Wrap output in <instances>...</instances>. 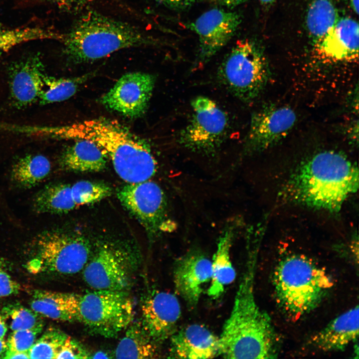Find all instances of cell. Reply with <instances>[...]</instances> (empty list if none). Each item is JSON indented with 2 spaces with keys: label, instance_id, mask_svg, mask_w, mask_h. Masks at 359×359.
<instances>
[{
  "label": "cell",
  "instance_id": "6da1fadb",
  "mask_svg": "<svg viewBox=\"0 0 359 359\" xmlns=\"http://www.w3.org/2000/svg\"><path fill=\"white\" fill-rule=\"evenodd\" d=\"M358 187L357 166L340 153L326 151L301 164L285 183L280 196L287 202L337 212Z\"/></svg>",
  "mask_w": 359,
  "mask_h": 359
},
{
  "label": "cell",
  "instance_id": "7a4b0ae2",
  "mask_svg": "<svg viewBox=\"0 0 359 359\" xmlns=\"http://www.w3.org/2000/svg\"><path fill=\"white\" fill-rule=\"evenodd\" d=\"M231 313L219 338V355L226 359H274L278 339L269 316L254 293L256 249H251Z\"/></svg>",
  "mask_w": 359,
  "mask_h": 359
},
{
  "label": "cell",
  "instance_id": "3957f363",
  "mask_svg": "<svg viewBox=\"0 0 359 359\" xmlns=\"http://www.w3.org/2000/svg\"><path fill=\"white\" fill-rule=\"evenodd\" d=\"M54 137L91 141L112 161L117 175L128 183L150 180L157 163L148 142L116 120L106 118L53 127Z\"/></svg>",
  "mask_w": 359,
  "mask_h": 359
},
{
  "label": "cell",
  "instance_id": "277c9868",
  "mask_svg": "<svg viewBox=\"0 0 359 359\" xmlns=\"http://www.w3.org/2000/svg\"><path fill=\"white\" fill-rule=\"evenodd\" d=\"M57 39L74 64L96 61L125 48L159 44L137 26L93 10L83 13Z\"/></svg>",
  "mask_w": 359,
  "mask_h": 359
},
{
  "label": "cell",
  "instance_id": "5b68a950",
  "mask_svg": "<svg viewBox=\"0 0 359 359\" xmlns=\"http://www.w3.org/2000/svg\"><path fill=\"white\" fill-rule=\"evenodd\" d=\"M272 279L278 306L295 319L317 307L333 285L322 268L307 257L296 254L277 263Z\"/></svg>",
  "mask_w": 359,
  "mask_h": 359
},
{
  "label": "cell",
  "instance_id": "8992f818",
  "mask_svg": "<svg viewBox=\"0 0 359 359\" xmlns=\"http://www.w3.org/2000/svg\"><path fill=\"white\" fill-rule=\"evenodd\" d=\"M220 79L235 97L248 102L265 87L269 76L267 61L258 46L248 39L238 40L224 57Z\"/></svg>",
  "mask_w": 359,
  "mask_h": 359
},
{
  "label": "cell",
  "instance_id": "52a82bcc",
  "mask_svg": "<svg viewBox=\"0 0 359 359\" xmlns=\"http://www.w3.org/2000/svg\"><path fill=\"white\" fill-rule=\"evenodd\" d=\"M34 256L28 267L32 272L72 275L83 270L92 253L84 237L57 230L40 233L34 241Z\"/></svg>",
  "mask_w": 359,
  "mask_h": 359
},
{
  "label": "cell",
  "instance_id": "ba28073f",
  "mask_svg": "<svg viewBox=\"0 0 359 359\" xmlns=\"http://www.w3.org/2000/svg\"><path fill=\"white\" fill-rule=\"evenodd\" d=\"M139 256L130 245L100 242L83 269L85 282L94 290L126 291L132 283Z\"/></svg>",
  "mask_w": 359,
  "mask_h": 359
},
{
  "label": "cell",
  "instance_id": "9c48e42d",
  "mask_svg": "<svg viewBox=\"0 0 359 359\" xmlns=\"http://www.w3.org/2000/svg\"><path fill=\"white\" fill-rule=\"evenodd\" d=\"M133 317V303L126 291L94 290L80 295L78 321L97 334L115 336Z\"/></svg>",
  "mask_w": 359,
  "mask_h": 359
},
{
  "label": "cell",
  "instance_id": "30bf717a",
  "mask_svg": "<svg viewBox=\"0 0 359 359\" xmlns=\"http://www.w3.org/2000/svg\"><path fill=\"white\" fill-rule=\"evenodd\" d=\"M192 116L180 131L179 141L184 148L211 155L219 149L227 134L229 120L226 113L208 97L191 101Z\"/></svg>",
  "mask_w": 359,
  "mask_h": 359
},
{
  "label": "cell",
  "instance_id": "8fae6325",
  "mask_svg": "<svg viewBox=\"0 0 359 359\" xmlns=\"http://www.w3.org/2000/svg\"><path fill=\"white\" fill-rule=\"evenodd\" d=\"M117 196L151 238L175 229L169 215L166 196L155 182L149 180L128 183L119 189Z\"/></svg>",
  "mask_w": 359,
  "mask_h": 359
},
{
  "label": "cell",
  "instance_id": "7c38bea8",
  "mask_svg": "<svg viewBox=\"0 0 359 359\" xmlns=\"http://www.w3.org/2000/svg\"><path fill=\"white\" fill-rule=\"evenodd\" d=\"M155 82V76L149 73H126L102 97L101 102L129 118L140 117L147 110Z\"/></svg>",
  "mask_w": 359,
  "mask_h": 359
},
{
  "label": "cell",
  "instance_id": "4fadbf2b",
  "mask_svg": "<svg viewBox=\"0 0 359 359\" xmlns=\"http://www.w3.org/2000/svg\"><path fill=\"white\" fill-rule=\"evenodd\" d=\"M296 120L294 111L288 106H263L251 116L244 152L255 153L275 145L287 135Z\"/></svg>",
  "mask_w": 359,
  "mask_h": 359
},
{
  "label": "cell",
  "instance_id": "5bb4252c",
  "mask_svg": "<svg viewBox=\"0 0 359 359\" xmlns=\"http://www.w3.org/2000/svg\"><path fill=\"white\" fill-rule=\"evenodd\" d=\"M241 21L238 12L213 8L189 23L187 27L199 38L200 62H207L221 50L234 35Z\"/></svg>",
  "mask_w": 359,
  "mask_h": 359
},
{
  "label": "cell",
  "instance_id": "9a60e30c",
  "mask_svg": "<svg viewBox=\"0 0 359 359\" xmlns=\"http://www.w3.org/2000/svg\"><path fill=\"white\" fill-rule=\"evenodd\" d=\"M141 309V324L156 343L164 341L176 332L181 316V308L175 295L153 291L144 297Z\"/></svg>",
  "mask_w": 359,
  "mask_h": 359
},
{
  "label": "cell",
  "instance_id": "2e32d148",
  "mask_svg": "<svg viewBox=\"0 0 359 359\" xmlns=\"http://www.w3.org/2000/svg\"><path fill=\"white\" fill-rule=\"evenodd\" d=\"M211 274V261L199 251H190L176 263L174 281L176 291L189 306L194 307L204 285L210 281Z\"/></svg>",
  "mask_w": 359,
  "mask_h": 359
},
{
  "label": "cell",
  "instance_id": "e0dca14e",
  "mask_svg": "<svg viewBox=\"0 0 359 359\" xmlns=\"http://www.w3.org/2000/svg\"><path fill=\"white\" fill-rule=\"evenodd\" d=\"M359 23L354 18L339 17L313 45L322 58L334 62H351L358 58Z\"/></svg>",
  "mask_w": 359,
  "mask_h": 359
},
{
  "label": "cell",
  "instance_id": "ac0fdd59",
  "mask_svg": "<svg viewBox=\"0 0 359 359\" xmlns=\"http://www.w3.org/2000/svg\"><path fill=\"white\" fill-rule=\"evenodd\" d=\"M9 73L10 96L16 106H27L39 99L46 75L38 56H30L15 62L10 67Z\"/></svg>",
  "mask_w": 359,
  "mask_h": 359
},
{
  "label": "cell",
  "instance_id": "d6986e66",
  "mask_svg": "<svg viewBox=\"0 0 359 359\" xmlns=\"http://www.w3.org/2000/svg\"><path fill=\"white\" fill-rule=\"evenodd\" d=\"M171 356L180 359H205L219 355V338L208 328L191 324L171 337Z\"/></svg>",
  "mask_w": 359,
  "mask_h": 359
},
{
  "label": "cell",
  "instance_id": "ffe728a7",
  "mask_svg": "<svg viewBox=\"0 0 359 359\" xmlns=\"http://www.w3.org/2000/svg\"><path fill=\"white\" fill-rule=\"evenodd\" d=\"M359 335V307L350 309L332 320L313 336L310 344L323 352L342 351Z\"/></svg>",
  "mask_w": 359,
  "mask_h": 359
},
{
  "label": "cell",
  "instance_id": "44dd1931",
  "mask_svg": "<svg viewBox=\"0 0 359 359\" xmlns=\"http://www.w3.org/2000/svg\"><path fill=\"white\" fill-rule=\"evenodd\" d=\"M235 223L227 224L219 236L216 251L211 261L212 274L207 290L209 296L219 298L226 287L236 278V271L230 259V249L235 235Z\"/></svg>",
  "mask_w": 359,
  "mask_h": 359
},
{
  "label": "cell",
  "instance_id": "7402d4cb",
  "mask_svg": "<svg viewBox=\"0 0 359 359\" xmlns=\"http://www.w3.org/2000/svg\"><path fill=\"white\" fill-rule=\"evenodd\" d=\"M80 295L67 292L35 290L30 308L40 316L52 320L72 322L78 321Z\"/></svg>",
  "mask_w": 359,
  "mask_h": 359
},
{
  "label": "cell",
  "instance_id": "603a6c76",
  "mask_svg": "<svg viewBox=\"0 0 359 359\" xmlns=\"http://www.w3.org/2000/svg\"><path fill=\"white\" fill-rule=\"evenodd\" d=\"M107 158L95 143L80 139L66 149L60 157V165L70 171L100 172L106 168Z\"/></svg>",
  "mask_w": 359,
  "mask_h": 359
},
{
  "label": "cell",
  "instance_id": "cb8c5ba5",
  "mask_svg": "<svg viewBox=\"0 0 359 359\" xmlns=\"http://www.w3.org/2000/svg\"><path fill=\"white\" fill-rule=\"evenodd\" d=\"M115 351L116 359H151L158 355L157 343L140 324H130Z\"/></svg>",
  "mask_w": 359,
  "mask_h": 359
},
{
  "label": "cell",
  "instance_id": "d4e9b609",
  "mask_svg": "<svg viewBox=\"0 0 359 359\" xmlns=\"http://www.w3.org/2000/svg\"><path fill=\"white\" fill-rule=\"evenodd\" d=\"M339 17L335 0H309L305 25L313 45L324 36Z\"/></svg>",
  "mask_w": 359,
  "mask_h": 359
},
{
  "label": "cell",
  "instance_id": "484cf974",
  "mask_svg": "<svg viewBox=\"0 0 359 359\" xmlns=\"http://www.w3.org/2000/svg\"><path fill=\"white\" fill-rule=\"evenodd\" d=\"M32 206L38 213L61 214L77 207L71 196V185L53 183L46 185L34 196Z\"/></svg>",
  "mask_w": 359,
  "mask_h": 359
},
{
  "label": "cell",
  "instance_id": "4316f807",
  "mask_svg": "<svg viewBox=\"0 0 359 359\" xmlns=\"http://www.w3.org/2000/svg\"><path fill=\"white\" fill-rule=\"evenodd\" d=\"M50 170V162L46 157L28 155L21 158L13 165L11 180L17 186L29 188L44 179Z\"/></svg>",
  "mask_w": 359,
  "mask_h": 359
},
{
  "label": "cell",
  "instance_id": "83f0119b",
  "mask_svg": "<svg viewBox=\"0 0 359 359\" xmlns=\"http://www.w3.org/2000/svg\"><path fill=\"white\" fill-rule=\"evenodd\" d=\"M89 75L71 78H54L46 76L44 87L39 100L40 103L46 104L66 100L73 96L80 85L88 78Z\"/></svg>",
  "mask_w": 359,
  "mask_h": 359
},
{
  "label": "cell",
  "instance_id": "f1b7e54d",
  "mask_svg": "<svg viewBox=\"0 0 359 359\" xmlns=\"http://www.w3.org/2000/svg\"><path fill=\"white\" fill-rule=\"evenodd\" d=\"M57 34L41 28H0V56L17 44L29 40L55 39Z\"/></svg>",
  "mask_w": 359,
  "mask_h": 359
},
{
  "label": "cell",
  "instance_id": "f546056e",
  "mask_svg": "<svg viewBox=\"0 0 359 359\" xmlns=\"http://www.w3.org/2000/svg\"><path fill=\"white\" fill-rule=\"evenodd\" d=\"M68 337L58 329H47L39 338L37 339L29 351V359H56Z\"/></svg>",
  "mask_w": 359,
  "mask_h": 359
},
{
  "label": "cell",
  "instance_id": "4dcf8cb0",
  "mask_svg": "<svg viewBox=\"0 0 359 359\" xmlns=\"http://www.w3.org/2000/svg\"><path fill=\"white\" fill-rule=\"evenodd\" d=\"M1 312L5 320H9V328L12 331L43 327L39 314L19 304H8L2 308Z\"/></svg>",
  "mask_w": 359,
  "mask_h": 359
},
{
  "label": "cell",
  "instance_id": "1f68e13d",
  "mask_svg": "<svg viewBox=\"0 0 359 359\" xmlns=\"http://www.w3.org/2000/svg\"><path fill=\"white\" fill-rule=\"evenodd\" d=\"M111 193L110 186L99 182L81 180L71 185V196L77 207L98 202Z\"/></svg>",
  "mask_w": 359,
  "mask_h": 359
},
{
  "label": "cell",
  "instance_id": "d6a6232c",
  "mask_svg": "<svg viewBox=\"0 0 359 359\" xmlns=\"http://www.w3.org/2000/svg\"><path fill=\"white\" fill-rule=\"evenodd\" d=\"M43 328L12 331L7 340L6 351L28 352Z\"/></svg>",
  "mask_w": 359,
  "mask_h": 359
},
{
  "label": "cell",
  "instance_id": "836d02e7",
  "mask_svg": "<svg viewBox=\"0 0 359 359\" xmlns=\"http://www.w3.org/2000/svg\"><path fill=\"white\" fill-rule=\"evenodd\" d=\"M90 355L84 347L75 340L68 336L61 348L56 359H87Z\"/></svg>",
  "mask_w": 359,
  "mask_h": 359
},
{
  "label": "cell",
  "instance_id": "e575fe53",
  "mask_svg": "<svg viewBox=\"0 0 359 359\" xmlns=\"http://www.w3.org/2000/svg\"><path fill=\"white\" fill-rule=\"evenodd\" d=\"M1 267L0 264V297L17 294L20 289V285L12 280Z\"/></svg>",
  "mask_w": 359,
  "mask_h": 359
},
{
  "label": "cell",
  "instance_id": "d590c367",
  "mask_svg": "<svg viewBox=\"0 0 359 359\" xmlns=\"http://www.w3.org/2000/svg\"><path fill=\"white\" fill-rule=\"evenodd\" d=\"M156 2L174 10L186 9L200 0H154Z\"/></svg>",
  "mask_w": 359,
  "mask_h": 359
},
{
  "label": "cell",
  "instance_id": "8d00e7d4",
  "mask_svg": "<svg viewBox=\"0 0 359 359\" xmlns=\"http://www.w3.org/2000/svg\"><path fill=\"white\" fill-rule=\"evenodd\" d=\"M60 6L70 10H79L92 4L95 0H52Z\"/></svg>",
  "mask_w": 359,
  "mask_h": 359
},
{
  "label": "cell",
  "instance_id": "74e56055",
  "mask_svg": "<svg viewBox=\"0 0 359 359\" xmlns=\"http://www.w3.org/2000/svg\"><path fill=\"white\" fill-rule=\"evenodd\" d=\"M2 358L4 359H29L28 352L6 351Z\"/></svg>",
  "mask_w": 359,
  "mask_h": 359
},
{
  "label": "cell",
  "instance_id": "f35d334b",
  "mask_svg": "<svg viewBox=\"0 0 359 359\" xmlns=\"http://www.w3.org/2000/svg\"><path fill=\"white\" fill-rule=\"evenodd\" d=\"M248 0H216L219 4L232 8L241 4H242Z\"/></svg>",
  "mask_w": 359,
  "mask_h": 359
},
{
  "label": "cell",
  "instance_id": "ab89813d",
  "mask_svg": "<svg viewBox=\"0 0 359 359\" xmlns=\"http://www.w3.org/2000/svg\"><path fill=\"white\" fill-rule=\"evenodd\" d=\"M7 330L6 320L1 311H0V338H3Z\"/></svg>",
  "mask_w": 359,
  "mask_h": 359
},
{
  "label": "cell",
  "instance_id": "60d3db41",
  "mask_svg": "<svg viewBox=\"0 0 359 359\" xmlns=\"http://www.w3.org/2000/svg\"><path fill=\"white\" fill-rule=\"evenodd\" d=\"M346 3L350 6L352 9L358 15L359 9V0H344Z\"/></svg>",
  "mask_w": 359,
  "mask_h": 359
},
{
  "label": "cell",
  "instance_id": "b9f144b4",
  "mask_svg": "<svg viewBox=\"0 0 359 359\" xmlns=\"http://www.w3.org/2000/svg\"><path fill=\"white\" fill-rule=\"evenodd\" d=\"M7 346L6 342L4 341L3 338H0V358H1L4 354L5 352L7 350Z\"/></svg>",
  "mask_w": 359,
  "mask_h": 359
},
{
  "label": "cell",
  "instance_id": "7bdbcfd3",
  "mask_svg": "<svg viewBox=\"0 0 359 359\" xmlns=\"http://www.w3.org/2000/svg\"><path fill=\"white\" fill-rule=\"evenodd\" d=\"M106 354L102 352H99L96 353L93 356H92L91 358H109Z\"/></svg>",
  "mask_w": 359,
  "mask_h": 359
},
{
  "label": "cell",
  "instance_id": "ee69618b",
  "mask_svg": "<svg viewBox=\"0 0 359 359\" xmlns=\"http://www.w3.org/2000/svg\"><path fill=\"white\" fill-rule=\"evenodd\" d=\"M259 2L263 5L265 6H270L273 4L276 0H258Z\"/></svg>",
  "mask_w": 359,
  "mask_h": 359
}]
</instances>
